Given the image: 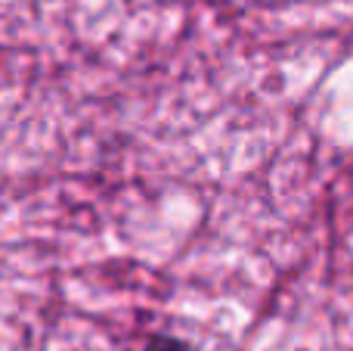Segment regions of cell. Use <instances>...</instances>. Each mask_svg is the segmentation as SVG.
Masks as SVG:
<instances>
[{
  "label": "cell",
  "instance_id": "6da1fadb",
  "mask_svg": "<svg viewBox=\"0 0 353 351\" xmlns=\"http://www.w3.org/2000/svg\"><path fill=\"white\" fill-rule=\"evenodd\" d=\"M146 351H189V345H183V342H176V339H168V336H155L146 345Z\"/></svg>",
  "mask_w": 353,
  "mask_h": 351
}]
</instances>
